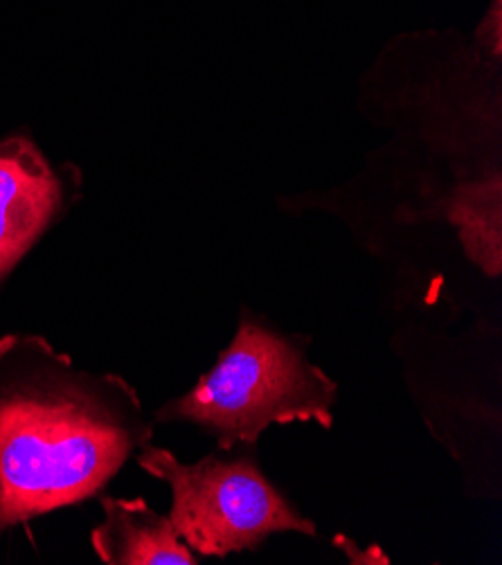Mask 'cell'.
<instances>
[{"label":"cell","instance_id":"1","mask_svg":"<svg viewBox=\"0 0 502 565\" xmlns=\"http://www.w3.org/2000/svg\"><path fill=\"white\" fill-rule=\"evenodd\" d=\"M136 387L36 333L0 338V536L97 495L153 437Z\"/></svg>","mask_w":502,"mask_h":565},{"label":"cell","instance_id":"2","mask_svg":"<svg viewBox=\"0 0 502 565\" xmlns=\"http://www.w3.org/2000/svg\"><path fill=\"white\" fill-rule=\"evenodd\" d=\"M309 338L282 333L242 307L237 331L183 397L162 404L156 424H192L218 450L257 446L270 426H333L339 383L307 356Z\"/></svg>","mask_w":502,"mask_h":565},{"label":"cell","instance_id":"3","mask_svg":"<svg viewBox=\"0 0 502 565\" xmlns=\"http://www.w3.org/2000/svg\"><path fill=\"white\" fill-rule=\"evenodd\" d=\"M138 467L172 489L167 514L196 556L223 558L259 550L275 534L316 536L318 527L259 467L257 446L214 450L194 465L151 441Z\"/></svg>","mask_w":502,"mask_h":565},{"label":"cell","instance_id":"4","mask_svg":"<svg viewBox=\"0 0 502 565\" xmlns=\"http://www.w3.org/2000/svg\"><path fill=\"white\" fill-rule=\"evenodd\" d=\"M64 201L62 174L32 140L0 142V281L60 216Z\"/></svg>","mask_w":502,"mask_h":565},{"label":"cell","instance_id":"5","mask_svg":"<svg viewBox=\"0 0 502 565\" xmlns=\"http://www.w3.org/2000/svg\"><path fill=\"white\" fill-rule=\"evenodd\" d=\"M104 521L90 545L106 565H196L199 556L181 539L172 519L142 498H102Z\"/></svg>","mask_w":502,"mask_h":565}]
</instances>
